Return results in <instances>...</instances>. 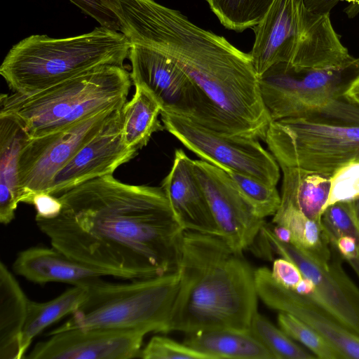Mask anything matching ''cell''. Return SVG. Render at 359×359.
<instances>
[{
    "label": "cell",
    "mask_w": 359,
    "mask_h": 359,
    "mask_svg": "<svg viewBox=\"0 0 359 359\" xmlns=\"http://www.w3.org/2000/svg\"><path fill=\"white\" fill-rule=\"evenodd\" d=\"M279 327L291 339L302 344L317 358L346 359L341 352L323 335L294 316L280 312Z\"/></svg>",
    "instance_id": "cell-30"
},
{
    "label": "cell",
    "mask_w": 359,
    "mask_h": 359,
    "mask_svg": "<svg viewBox=\"0 0 359 359\" xmlns=\"http://www.w3.org/2000/svg\"><path fill=\"white\" fill-rule=\"evenodd\" d=\"M13 269L26 280L41 285L59 282L89 287L104 276L53 246L32 247L20 252Z\"/></svg>",
    "instance_id": "cell-19"
},
{
    "label": "cell",
    "mask_w": 359,
    "mask_h": 359,
    "mask_svg": "<svg viewBox=\"0 0 359 359\" xmlns=\"http://www.w3.org/2000/svg\"><path fill=\"white\" fill-rule=\"evenodd\" d=\"M253 27L255 39L250 55L259 77L279 62L326 69L344 67L356 59L341 43L330 13L313 12L304 0H274Z\"/></svg>",
    "instance_id": "cell-7"
},
{
    "label": "cell",
    "mask_w": 359,
    "mask_h": 359,
    "mask_svg": "<svg viewBox=\"0 0 359 359\" xmlns=\"http://www.w3.org/2000/svg\"><path fill=\"white\" fill-rule=\"evenodd\" d=\"M188 334L184 343L210 359H275L249 329L221 328Z\"/></svg>",
    "instance_id": "cell-22"
},
{
    "label": "cell",
    "mask_w": 359,
    "mask_h": 359,
    "mask_svg": "<svg viewBox=\"0 0 359 359\" xmlns=\"http://www.w3.org/2000/svg\"><path fill=\"white\" fill-rule=\"evenodd\" d=\"M359 76V59L340 68L271 66L259 77L263 101L271 121L298 116L343 96Z\"/></svg>",
    "instance_id": "cell-9"
},
{
    "label": "cell",
    "mask_w": 359,
    "mask_h": 359,
    "mask_svg": "<svg viewBox=\"0 0 359 359\" xmlns=\"http://www.w3.org/2000/svg\"><path fill=\"white\" fill-rule=\"evenodd\" d=\"M131 85L123 66L103 65L27 94H1L0 116L14 119L30 138L38 137L100 111L121 109Z\"/></svg>",
    "instance_id": "cell-5"
},
{
    "label": "cell",
    "mask_w": 359,
    "mask_h": 359,
    "mask_svg": "<svg viewBox=\"0 0 359 359\" xmlns=\"http://www.w3.org/2000/svg\"><path fill=\"white\" fill-rule=\"evenodd\" d=\"M320 220L330 245L343 236L359 238V226L349 201H338L327 206Z\"/></svg>",
    "instance_id": "cell-31"
},
{
    "label": "cell",
    "mask_w": 359,
    "mask_h": 359,
    "mask_svg": "<svg viewBox=\"0 0 359 359\" xmlns=\"http://www.w3.org/2000/svg\"><path fill=\"white\" fill-rule=\"evenodd\" d=\"M121 109H104L59 131L29 137L19 158L20 203L31 204L34 195L47 193L56 173Z\"/></svg>",
    "instance_id": "cell-11"
},
{
    "label": "cell",
    "mask_w": 359,
    "mask_h": 359,
    "mask_svg": "<svg viewBox=\"0 0 359 359\" xmlns=\"http://www.w3.org/2000/svg\"><path fill=\"white\" fill-rule=\"evenodd\" d=\"M344 95L359 105V76L351 83Z\"/></svg>",
    "instance_id": "cell-38"
},
{
    "label": "cell",
    "mask_w": 359,
    "mask_h": 359,
    "mask_svg": "<svg viewBox=\"0 0 359 359\" xmlns=\"http://www.w3.org/2000/svg\"><path fill=\"white\" fill-rule=\"evenodd\" d=\"M177 270L128 283L102 279L90 285L86 299L47 336L72 329L102 328L165 333L177 292Z\"/></svg>",
    "instance_id": "cell-8"
},
{
    "label": "cell",
    "mask_w": 359,
    "mask_h": 359,
    "mask_svg": "<svg viewBox=\"0 0 359 359\" xmlns=\"http://www.w3.org/2000/svg\"><path fill=\"white\" fill-rule=\"evenodd\" d=\"M194 160L182 149L175 151L170 171L162 181L174 217L184 231L221 237L206 196L195 175Z\"/></svg>",
    "instance_id": "cell-18"
},
{
    "label": "cell",
    "mask_w": 359,
    "mask_h": 359,
    "mask_svg": "<svg viewBox=\"0 0 359 359\" xmlns=\"http://www.w3.org/2000/svg\"><path fill=\"white\" fill-rule=\"evenodd\" d=\"M270 227L273 234L278 240L284 243H291L290 232L285 226L275 224L274 226H270Z\"/></svg>",
    "instance_id": "cell-37"
},
{
    "label": "cell",
    "mask_w": 359,
    "mask_h": 359,
    "mask_svg": "<svg viewBox=\"0 0 359 359\" xmlns=\"http://www.w3.org/2000/svg\"><path fill=\"white\" fill-rule=\"evenodd\" d=\"M161 118L165 129L201 160L269 185L278 184L279 164L258 139L218 132L175 114L162 112Z\"/></svg>",
    "instance_id": "cell-10"
},
{
    "label": "cell",
    "mask_w": 359,
    "mask_h": 359,
    "mask_svg": "<svg viewBox=\"0 0 359 359\" xmlns=\"http://www.w3.org/2000/svg\"><path fill=\"white\" fill-rule=\"evenodd\" d=\"M193 163L221 238L243 254L255 241L264 219L254 214L224 170L203 160Z\"/></svg>",
    "instance_id": "cell-14"
},
{
    "label": "cell",
    "mask_w": 359,
    "mask_h": 359,
    "mask_svg": "<svg viewBox=\"0 0 359 359\" xmlns=\"http://www.w3.org/2000/svg\"><path fill=\"white\" fill-rule=\"evenodd\" d=\"M29 137L17 121L0 116V222L4 225L14 219L20 203L19 158Z\"/></svg>",
    "instance_id": "cell-20"
},
{
    "label": "cell",
    "mask_w": 359,
    "mask_h": 359,
    "mask_svg": "<svg viewBox=\"0 0 359 359\" xmlns=\"http://www.w3.org/2000/svg\"><path fill=\"white\" fill-rule=\"evenodd\" d=\"M130 48L125 35L102 26L66 38L33 34L9 50L0 74L13 92L27 94L100 66H123Z\"/></svg>",
    "instance_id": "cell-4"
},
{
    "label": "cell",
    "mask_w": 359,
    "mask_h": 359,
    "mask_svg": "<svg viewBox=\"0 0 359 359\" xmlns=\"http://www.w3.org/2000/svg\"><path fill=\"white\" fill-rule=\"evenodd\" d=\"M249 330L271 352L275 359L315 358L258 311L252 319Z\"/></svg>",
    "instance_id": "cell-29"
},
{
    "label": "cell",
    "mask_w": 359,
    "mask_h": 359,
    "mask_svg": "<svg viewBox=\"0 0 359 359\" xmlns=\"http://www.w3.org/2000/svg\"><path fill=\"white\" fill-rule=\"evenodd\" d=\"M88 291V287L74 286L46 302L29 300L21 338L22 358L33 339L51 324L72 315L86 299Z\"/></svg>",
    "instance_id": "cell-25"
},
{
    "label": "cell",
    "mask_w": 359,
    "mask_h": 359,
    "mask_svg": "<svg viewBox=\"0 0 359 359\" xmlns=\"http://www.w3.org/2000/svg\"><path fill=\"white\" fill-rule=\"evenodd\" d=\"M154 48L196 84L208 107L211 129L264 140L272 121L250 53L182 13L163 23Z\"/></svg>",
    "instance_id": "cell-2"
},
{
    "label": "cell",
    "mask_w": 359,
    "mask_h": 359,
    "mask_svg": "<svg viewBox=\"0 0 359 359\" xmlns=\"http://www.w3.org/2000/svg\"><path fill=\"white\" fill-rule=\"evenodd\" d=\"M121 109L54 176L48 194L57 196L88 180L113 175L130 161L137 151L128 147L123 138Z\"/></svg>",
    "instance_id": "cell-17"
},
{
    "label": "cell",
    "mask_w": 359,
    "mask_h": 359,
    "mask_svg": "<svg viewBox=\"0 0 359 359\" xmlns=\"http://www.w3.org/2000/svg\"><path fill=\"white\" fill-rule=\"evenodd\" d=\"M259 233L273 253L294 263L304 277L313 283L314 290L309 297L359 335V288L344 271L338 252L331 247L332 258L323 262L291 243L278 240L266 222Z\"/></svg>",
    "instance_id": "cell-12"
},
{
    "label": "cell",
    "mask_w": 359,
    "mask_h": 359,
    "mask_svg": "<svg viewBox=\"0 0 359 359\" xmlns=\"http://www.w3.org/2000/svg\"><path fill=\"white\" fill-rule=\"evenodd\" d=\"M225 172L256 216L264 219L276 213L280 206L281 197L276 186L240 172Z\"/></svg>",
    "instance_id": "cell-28"
},
{
    "label": "cell",
    "mask_w": 359,
    "mask_h": 359,
    "mask_svg": "<svg viewBox=\"0 0 359 359\" xmlns=\"http://www.w3.org/2000/svg\"><path fill=\"white\" fill-rule=\"evenodd\" d=\"M100 26L121 32L119 20L113 9V0H69Z\"/></svg>",
    "instance_id": "cell-34"
},
{
    "label": "cell",
    "mask_w": 359,
    "mask_h": 359,
    "mask_svg": "<svg viewBox=\"0 0 359 359\" xmlns=\"http://www.w3.org/2000/svg\"><path fill=\"white\" fill-rule=\"evenodd\" d=\"M36 210L37 217L50 219L57 217L62 209L60 200L48 193H39L34 196L32 203Z\"/></svg>",
    "instance_id": "cell-36"
},
{
    "label": "cell",
    "mask_w": 359,
    "mask_h": 359,
    "mask_svg": "<svg viewBox=\"0 0 359 359\" xmlns=\"http://www.w3.org/2000/svg\"><path fill=\"white\" fill-rule=\"evenodd\" d=\"M280 168L283 174L280 204L292 205L311 219L320 220L329 198L332 176L297 167Z\"/></svg>",
    "instance_id": "cell-23"
},
{
    "label": "cell",
    "mask_w": 359,
    "mask_h": 359,
    "mask_svg": "<svg viewBox=\"0 0 359 359\" xmlns=\"http://www.w3.org/2000/svg\"><path fill=\"white\" fill-rule=\"evenodd\" d=\"M272 222L290 231L291 244L320 261L332 258V248L321 220L311 219L292 205L280 204Z\"/></svg>",
    "instance_id": "cell-26"
},
{
    "label": "cell",
    "mask_w": 359,
    "mask_h": 359,
    "mask_svg": "<svg viewBox=\"0 0 359 359\" xmlns=\"http://www.w3.org/2000/svg\"><path fill=\"white\" fill-rule=\"evenodd\" d=\"M135 87L131 100L121 109L122 133L125 144L138 151L147 144L154 133L165 128L158 120L161 113L158 102L145 89Z\"/></svg>",
    "instance_id": "cell-24"
},
{
    "label": "cell",
    "mask_w": 359,
    "mask_h": 359,
    "mask_svg": "<svg viewBox=\"0 0 359 359\" xmlns=\"http://www.w3.org/2000/svg\"><path fill=\"white\" fill-rule=\"evenodd\" d=\"M28 298L1 262L0 263V358L21 359V338Z\"/></svg>",
    "instance_id": "cell-21"
},
{
    "label": "cell",
    "mask_w": 359,
    "mask_h": 359,
    "mask_svg": "<svg viewBox=\"0 0 359 359\" xmlns=\"http://www.w3.org/2000/svg\"><path fill=\"white\" fill-rule=\"evenodd\" d=\"M264 141L280 167L332 176L359 160V105L344 95L298 116L273 121Z\"/></svg>",
    "instance_id": "cell-6"
},
{
    "label": "cell",
    "mask_w": 359,
    "mask_h": 359,
    "mask_svg": "<svg viewBox=\"0 0 359 359\" xmlns=\"http://www.w3.org/2000/svg\"><path fill=\"white\" fill-rule=\"evenodd\" d=\"M349 202L353 213V216L359 226V196L350 201Z\"/></svg>",
    "instance_id": "cell-40"
},
{
    "label": "cell",
    "mask_w": 359,
    "mask_h": 359,
    "mask_svg": "<svg viewBox=\"0 0 359 359\" xmlns=\"http://www.w3.org/2000/svg\"><path fill=\"white\" fill-rule=\"evenodd\" d=\"M147 334L135 330L72 329L38 342L29 359H130L138 358Z\"/></svg>",
    "instance_id": "cell-15"
},
{
    "label": "cell",
    "mask_w": 359,
    "mask_h": 359,
    "mask_svg": "<svg viewBox=\"0 0 359 359\" xmlns=\"http://www.w3.org/2000/svg\"><path fill=\"white\" fill-rule=\"evenodd\" d=\"M142 359H210V358L191 348L184 343L172 339L153 337L138 355Z\"/></svg>",
    "instance_id": "cell-32"
},
{
    "label": "cell",
    "mask_w": 359,
    "mask_h": 359,
    "mask_svg": "<svg viewBox=\"0 0 359 359\" xmlns=\"http://www.w3.org/2000/svg\"><path fill=\"white\" fill-rule=\"evenodd\" d=\"M359 196V160L339 169L331 177L328 206L338 201H350Z\"/></svg>",
    "instance_id": "cell-33"
},
{
    "label": "cell",
    "mask_w": 359,
    "mask_h": 359,
    "mask_svg": "<svg viewBox=\"0 0 359 359\" xmlns=\"http://www.w3.org/2000/svg\"><path fill=\"white\" fill-rule=\"evenodd\" d=\"M220 22L241 32L258 25L274 0H205Z\"/></svg>",
    "instance_id": "cell-27"
},
{
    "label": "cell",
    "mask_w": 359,
    "mask_h": 359,
    "mask_svg": "<svg viewBox=\"0 0 359 359\" xmlns=\"http://www.w3.org/2000/svg\"><path fill=\"white\" fill-rule=\"evenodd\" d=\"M330 4L334 6L340 0H327ZM351 3L350 6L345 9V12L350 16H354L359 12V0H341Z\"/></svg>",
    "instance_id": "cell-39"
},
{
    "label": "cell",
    "mask_w": 359,
    "mask_h": 359,
    "mask_svg": "<svg viewBox=\"0 0 359 359\" xmlns=\"http://www.w3.org/2000/svg\"><path fill=\"white\" fill-rule=\"evenodd\" d=\"M271 273L280 284L293 290L297 289L304 279V276L298 267L283 257L274 260Z\"/></svg>",
    "instance_id": "cell-35"
},
{
    "label": "cell",
    "mask_w": 359,
    "mask_h": 359,
    "mask_svg": "<svg viewBox=\"0 0 359 359\" xmlns=\"http://www.w3.org/2000/svg\"><path fill=\"white\" fill-rule=\"evenodd\" d=\"M128 58L133 85L147 90L160 104L161 113L183 116L210 127L202 94L170 58L156 50L138 45L130 46Z\"/></svg>",
    "instance_id": "cell-13"
},
{
    "label": "cell",
    "mask_w": 359,
    "mask_h": 359,
    "mask_svg": "<svg viewBox=\"0 0 359 359\" xmlns=\"http://www.w3.org/2000/svg\"><path fill=\"white\" fill-rule=\"evenodd\" d=\"M258 297L269 307L294 316L318 331L344 355L359 359V335L351 332L311 297L280 284L271 270L254 271Z\"/></svg>",
    "instance_id": "cell-16"
},
{
    "label": "cell",
    "mask_w": 359,
    "mask_h": 359,
    "mask_svg": "<svg viewBox=\"0 0 359 359\" xmlns=\"http://www.w3.org/2000/svg\"><path fill=\"white\" fill-rule=\"evenodd\" d=\"M177 292L165 333L248 330L257 312L255 274L243 254L218 236L183 231Z\"/></svg>",
    "instance_id": "cell-3"
},
{
    "label": "cell",
    "mask_w": 359,
    "mask_h": 359,
    "mask_svg": "<svg viewBox=\"0 0 359 359\" xmlns=\"http://www.w3.org/2000/svg\"><path fill=\"white\" fill-rule=\"evenodd\" d=\"M57 197L60 213L35 220L51 245L70 258L126 279L177 270L184 230L161 187L131 185L107 175Z\"/></svg>",
    "instance_id": "cell-1"
}]
</instances>
